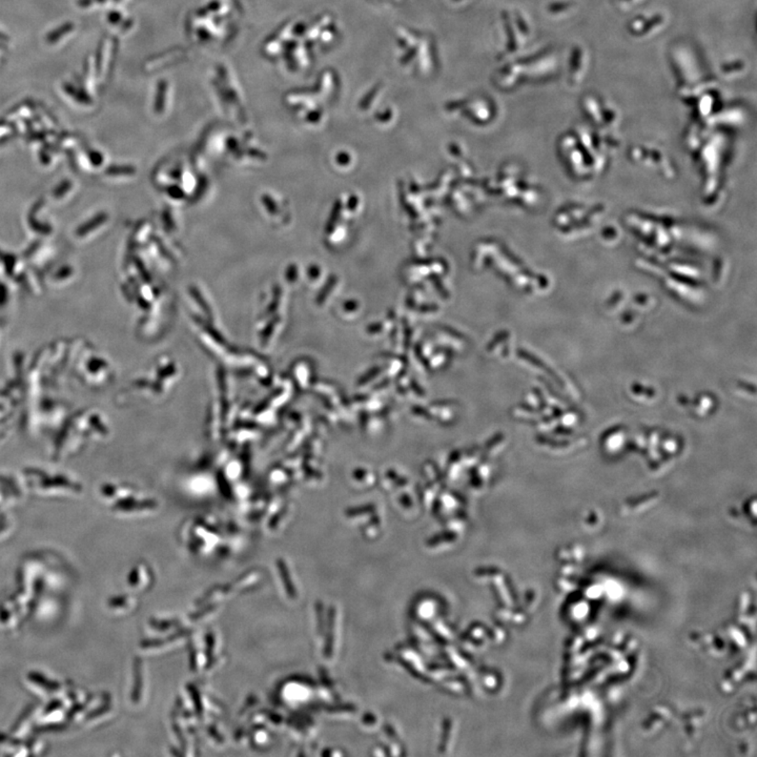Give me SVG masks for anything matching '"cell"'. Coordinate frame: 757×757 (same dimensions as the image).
<instances>
[{"label":"cell","instance_id":"6da1fadb","mask_svg":"<svg viewBox=\"0 0 757 757\" xmlns=\"http://www.w3.org/2000/svg\"><path fill=\"white\" fill-rule=\"evenodd\" d=\"M73 30H74L73 23H65V25H63L62 27L57 28V29L54 30L53 32L50 33V34L48 35V37H47L48 43H57L59 39L63 38V37H65V35L69 34V33H71L72 31H73Z\"/></svg>","mask_w":757,"mask_h":757},{"label":"cell","instance_id":"7a4b0ae2","mask_svg":"<svg viewBox=\"0 0 757 757\" xmlns=\"http://www.w3.org/2000/svg\"><path fill=\"white\" fill-rule=\"evenodd\" d=\"M65 89L70 96H72L74 99L82 102V104H91V98H89L87 94H84V92L80 91L79 89H76L75 87L72 86V84H65Z\"/></svg>","mask_w":757,"mask_h":757},{"label":"cell","instance_id":"3957f363","mask_svg":"<svg viewBox=\"0 0 757 757\" xmlns=\"http://www.w3.org/2000/svg\"><path fill=\"white\" fill-rule=\"evenodd\" d=\"M279 568H280L281 577H282L283 582H284L285 587H287V593H289V595L292 599H294V587H292L287 567H285L284 563H280V564H279Z\"/></svg>","mask_w":757,"mask_h":757},{"label":"cell","instance_id":"277c9868","mask_svg":"<svg viewBox=\"0 0 757 757\" xmlns=\"http://www.w3.org/2000/svg\"><path fill=\"white\" fill-rule=\"evenodd\" d=\"M6 39H8V37H6V35L2 34V33H0V40H6Z\"/></svg>","mask_w":757,"mask_h":757}]
</instances>
